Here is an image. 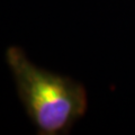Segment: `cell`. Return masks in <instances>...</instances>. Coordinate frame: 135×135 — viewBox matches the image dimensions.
I'll return each mask as SVG.
<instances>
[{
    "label": "cell",
    "mask_w": 135,
    "mask_h": 135,
    "mask_svg": "<svg viewBox=\"0 0 135 135\" xmlns=\"http://www.w3.org/2000/svg\"><path fill=\"white\" fill-rule=\"evenodd\" d=\"M17 94L41 135L65 134L87 112V91L69 77L37 66L16 45L5 53Z\"/></svg>",
    "instance_id": "1"
}]
</instances>
